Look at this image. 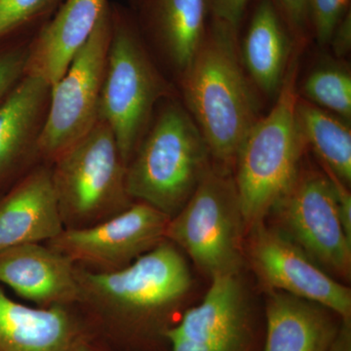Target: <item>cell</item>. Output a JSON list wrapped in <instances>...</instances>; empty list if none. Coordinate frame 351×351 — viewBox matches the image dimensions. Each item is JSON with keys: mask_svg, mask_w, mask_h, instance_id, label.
I'll return each mask as SVG.
<instances>
[{"mask_svg": "<svg viewBox=\"0 0 351 351\" xmlns=\"http://www.w3.org/2000/svg\"><path fill=\"white\" fill-rule=\"evenodd\" d=\"M248 234L249 262L267 290L315 302L339 318L351 316L350 289L327 274L278 228L262 221Z\"/></svg>", "mask_w": 351, "mask_h": 351, "instance_id": "7c38bea8", "label": "cell"}, {"mask_svg": "<svg viewBox=\"0 0 351 351\" xmlns=\"http://www.w3.org/2000/svg\"><path fill=\"white\" fill-rule=\"evenodd\" d=\"M132 1H133V2H134V1H135V0H132Z\"/></svg>", "mask_w": 351, "mask_h": 351, "instance_id": "1f68e13d", "label": "cell"}, {"mask_svg": "<svg viewBox=\"0 0 351 351\" xmlns=\"http://www.w3.org/2000/svg\"><path fill=\"white\" fill-rule=\"evenodd\" d=\"M133 13L147 47L178 76L191 63L207 31L206 0H135Z\"/></svg>", "mask_w": 351, "mask_h": 351, "instance_id": "2e32d148", "label": "cell"}, {"mask_svg": "<svg viewBox=\"0 0 351 351\" xmlns=\"http://www.w3.org/2000/svg\"><path fill=\"white\" fill-rule=\"evenodd\" d=\"M76 263L47 244L0 251V284L38 307L80 304Z\"/></svg>", "mask_w": 351, "mask_h": 351, "instance_id": "5bb4252c", "label": "cell"}, {"mask_svg": "<svg viewBox=\"0 0 351 351\" xmlns=\"http://www.w3.org/2000/svg\"><path fill=\"white\" fill-rule=\"evenodd\" d=\"M112 6V34L101 87L99 119L112 129L126 166L151 125L157 107L174 97L152 59L133 13Z\"/></svg>", "mask_w": 351, "mask_h": 351, "instance_id": "5b68a950", "label": "cell"}, {"mask_svg": "<svg viewBox=\"0 0 351 351\" xmlns=\"http://www.w3.org/2000/svg\"><path fill=\"white\" fill-rule=\"evenodd\" d=\"M172 351H263L256 313L240 274L212 279L198 306L164 332Z\"/></svg>", "mask_w": 351, "mask_h": 351, "instance_id": "30bf717a", "label": "cell"}, {"mask_svg": "<svg viewBox=\"0 0 351 351\" xmlns=\"http://www.w3.org/2000/svg\"><path fill=\"white\" fill-rule=\"evenodd\" d=\"M51 85L25 75L0 106V195L40 162Z\"/></svg>", "mask_w": 351, "mask_h": 351, "instance_id": "4fadbf2b", "label": "cell"}, {"mask_svg": "<svg viewBox=\"0 0 351 351\" xmlns=\"http://www.w3.org/2000/svg\"><path fill=\"white\" fill-rule=\"evenodd\" d=\"M292 36L300 43L311 29L308 0H272Z\"/></svg>", "mask_w": 351, "mask_h": 351, "instance_id": "484cf974", "label": "cell"}, {"mask_svg": "<svg viewBox=\"0 0 351 351\" xmlns=\"http://www.w3.org/2000/svg\"><path fill=\"white\" fill-rule=\"evenodd\" d=\"M110 34L112 6L108 2L91 36L64 75L51 86L49 108L39 143L41 163L49 165L98 122Z\"/></svg>", "mask_w": 351, "mask_h": 351, "instance_id": "ba28073f", "label": "cell"}, {"mask_svg": "<svg viewBox=\"0 0 351 351\" xmlns=\"http://www.w3.org/2000/svg\"><path fill=\"white\" fill-rule=\"evenodd\" d=\"M64 0H0V43L34 38Z\"/></svg>", "mask_w": 351, "mask_h": 351, "instance_id": "603a6c76", "label": "cell"}, {"mask_svg": "<svg viewBox=\"0 0 351 351\" xmlns=\"http://www.w3.org/2000/svg\"><path fill=\"white\" fill-rule=\"evenodd\" d=\"M76 279L78 304L143 339H164L193 288L188 262L167 239L114 271L76 265Z\"/></svg>", "mask_w": 351, "mask_h": 351, "instance_id": "7a4b0ae2", "label": "cell"}, {"mask_svg": "<svg viewBox=\"0 0 351 351\" xmlns=\"http://www.w3.org/2000/svg\"><path fill=\"white\" fill-rule=\"evenodd\" d=\"M75 351H99L87 343L86 341H82V343H78L76 346Z\"/></svg>", "mask_w": 351, "mask_h": 351, "instance_id": "4dcf8cb0", "label": "cell"}, {"mask_svg": "<svg viewBox=\"0 0 351 351\" xmlns=\"http://www.w3.org/2000/svg\"><path fill=\"white\" fill-rule=\"evenodd\" d=\"M326 307L269 291L263 351H328L339 322Z\"/></svg>", "mask_w": 351, "mask_h": 351, "instance_id": "d6986e66", "label": "cell"}, {"mask_svg": "<svg viewBox=\"0 0 351 351\" xmlns=\"http://www.w3.org/2000/svg\"><path fill=\"white\" fill-rule=\"evenodd\" d=\"M239 29L212 19L202 43L179 76L184 108L216 166L232 172L240 147L258 119V101L239 48Z\"/></svg>", "mask_w": 351, "mask_h": 351, "instance_id": "6da1fadb", "label": "cell"}, {"mask_svg": "<svg viewBox=\"0 0 351 351\" xmlns=\"http://www.w3.org/2000/svg\"><path fill=\"white\" fill-rule=\"evenodd\" d=\"M298 64L292 55L276 105L247 134L235 158L233 178L246 232L265 221L301 170L306 144L295 113Z\"/></svg>", "mask_w": 351, "mask_h": 351, "instance_id": "277c9868", "label": "cell"}, {"mask_svg": "<svg viewBox=\"0 0 351 351\" xmlns=\"http://www.w3.org/2000/svg\"><path fill=\"white\" fill-rule=\"evenodd\" d=\"M110 0H64L31 43L27 75H38L51 86L66 73L86 43Z\"/></svg>", "mask_w": 351, "mask_h": 351, "instance_id": "e0dca14e", "label": "cell"}, {"mask_svg": "<svg viewBox=\"0 0 351 351\" xmlns=\"http://www.w3.org/2000/svg\"><path fill=\"white\" fill-rule=\"evenodd\" d=\"M337 56L348 55L351 48V12L346 14L345 17L337 25L330 43Z\"/></svg>", "mask_w": 351, "mask_h": 351, "instance_id": "f1b7e54d", "label": "cell"}, {"mask_svg": "<svg viewBox=\"0 0 351 351\" xmlns=\"http://www.w3.org/2000/svg\"><path fill=\"white\" fill-rule=\"evenodd\" d=\"M328 351H351V316L339 318L336 336Z\"/></svg>", "mask_w": 351, "mask_h": 351, "instance_id": "f546056e", "label": "cell"}, {"mask_svg": "<svg viewBox=\"0 0 351 351\" xmlns=\"http://www.w3.org/2000/svg\"><path fill=\"white\" fill-rule=\"evenodd\" d=\"M210 157L206 141L186 108L174 97L165 99L127 164L129 195L173 218L211 167Z\"/></svg>", "mask_w": 351, "mask_h": 351, "instance_id": "3957f363", "label": "cell"}, {"mask_svg": "<svg viewBox=\"0 0 351 351\" xmlns=\"http://www.w3.org/2000/svg\"><path fill=\"white\" fill-rule=\"evenodd\" d=\"M245 234L234 178L211 165L186 205L169 219L165 237L213 279L240 274Z\"/></svg>", "mask_w": 351, "mask_h": 351, "instance_id": "52a82bcc", "label": "cell"}, {"mask_svg": "<svg viewBox=\"0 0 351 351\" xmlns=\"http://www.w3.org/2000/svg\"><path fill=\"white\" fill-rule=\"evenodd\" d=\"M298 123L306 147L339 181L351 182V129L350 122L316 107L299 95L295 106Z\"/></svg>", "mask_w": 351, "mask_h": 351, "instance_id": "44dd1931", "label": "cell"}, {"mask_svg": "<svg viewBox=\"0 0 351 351\" xmlns=\"http://www.w3.org/2000/svg\"><path fill=\"white\" fill-rule=\"evenodd\" d=\"M251 0H206L212 19L221 21L239 29L245 10Z\"/></svg>", "mask_w": 351, "mask_h": 351, "instance_id": "4316f807", "label": "cell"}, {"mask_svg": "<svg viewBox=\"0 0 351 351\" xmlns=\"http://www.w3.org/2000/svg\"><path fill=\"white\" fill-rule=\"evenodd\" d=\"M290 31L272 0H261L240 55L251 82L263 92L278 94L293 55Z\"/></svg>", "mask_w": 351, "mask_h": 351, "instance_id": "ffe728a7", "label": "cell"}, {"mask_svg": "<svg viewBox=\"0 0 351 351\" xmlns=\"http://www.w3.org/2000/svg\"><path fill=\"white\" fill-rule=\"evenodd\" d=\"M84 339L71 306H27L0 287V351H75Z\"/></svg>", "mask_w": 351, "mask_h": 351, "instance_id": "ac0fdd59", "label": "cell"}, {"mask_svg": "<svg viewBox=\"0 0 351 351\" xmlns=\"http://www.w3.org/2000/svg\"><path fill=\"white\" fill-rule=\"evenodd\" d=\"M169 217L145 204L130 207L96 225L64 228L48 246L94 271L123 269L166 239Z\"/></svg>", "mask_w": 351, "mask_h": 351, "instance_id": "8fae6325", "label": "cell"}, {"mask_svg": "<svg viewBox=\"0 0 351 351\" xmlns=\"http://www.w3.org/2000/svg\"><path fill=\"white\" fill-rule=\"evenodd\" d=\"M325 174L331 180L334 186L339 218L343 223L346 237L351 240V195L348 191V186L339 181L338 178L335 177L329 171L325 170Z\"/></svg>", "mask_w": 351, "mask_h": 351, "instance_id": "83f0119b", "label": "cell"}, {"mask_svg": "<svg viewBox=\"0 0 351 351\" xmlns=\"http://www.w3.org/2000/svg\"><path fill=\"white\" fill-rule=\"evenodd\" d=\"M269 214L276 228L327 274L350 280L351 240L339 218L334 186L325 173L300 170Z\"/></svg>", "mask_w": 351, "mask_h": 351, "instance_id": "9c48e42d", "label": "cell"}, {"mask_svg": "<svg viewBox=\"0 0 351 351\" xmlns=\"http://www.w3.org/2000/svg\"><path fill=\"white\" fill-rule=\"evenodd\" d=\"M311 27L321 45H328L332 32L350 10V0H308Z\"/></svg>", "mask_w": 351, "mask_h": 351, "instance_id": "d4e9b609", "label": "cell"}, {"mask_svg": "<svg viewBox=\"0 0 351 351\" xmlns=\"http://www.w3.org/2000/svg\"><path fill=\"white\" fill-rule=\"evenodd\" d=\"M304 100L350 122L351 75L339 64L314 69L302 84Z\"/></svg>", "mask_w": 351, "mask_h": 351, "instance_id": "7402d4cb", "label": "cell"}, {"mask_svg": "<svg viewBox=\"0 0 351 351\" xmlns=\"http://www.w3.org/2000/svg\"><path fill=\"white\" fill-rule=\"evenodd\" d=\"M34 38L14 39L0 43V106L27 75Z\"/></svg>", "mask_w": 351, "mask_h": 351, "instance_id": "cb8c5ba5", "label": "cell"}, {"mask_svg": "<svg viewBox=\"0 0 351 351\" xmlns=\"http://www.w3.org/2000/svg\"><path fill=\"white\" fill-rule=\"evenodd\" d=\"M49 165L64 228L96 225L134 203L127 191L126 164L101 119Z\"/></svg>", "mask_w": 351, "mask_h": 351, "instance_id": "8992f818", "label": "cell"}, {"mask_svg": "<svg viewBox=\"0 0 351 351\" xmlns=\"http://www.w3.org/2000/svg\"><path fill=\"white\" fill-rule=\"evenodd\" d=\"M64 230L48 164L38 163L0 195V251L47 243Z\"/></svg>", "mask_w": 351, "mask_h": 351, "instance_id": "9a60e30c", "label": "cell"}]
</instances>
